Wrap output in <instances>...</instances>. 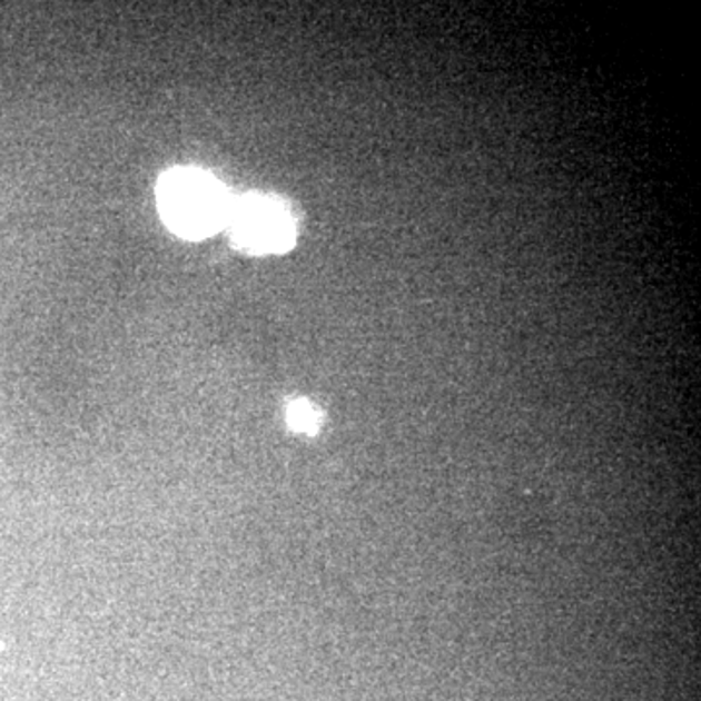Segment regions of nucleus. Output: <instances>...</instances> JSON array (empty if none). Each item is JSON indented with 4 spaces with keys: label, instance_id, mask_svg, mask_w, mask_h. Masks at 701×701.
<instances>
[{
    "label": "nucleus",
    "instance_id": "1",
    "mask_svg": "<svg viewBox=\"0 0 701 701\" xmlns=\"http://www.w3.org/2000/svg\"><path fill=\"white\" fill-rule=\"evenodd\" d=\"M233 199L210 174L178 168L158 184V207L164 223L187 240H201L226 226Z\"/></svg>",
    "mask_w": 701,
    "mask_h": 701
},
{
    "label": "nucleus",
    "instance_id": "2",
    "mask_svg": "<svg viewBox=\"0 0 701 701\" xmlns=\"http://www.w3.org/2000/svg\"><path fill=\"white\" fill-rule=\"evenodd\" d=\"M226 226L240 248L280 254L295 244V220L287 205L269 195L248 194L230 205Z\"/></svg>",
    "mask_w": 701,
    "mask_h": 701
},
{
    "label": "nucleus",
    "instance_id": "3",
    "mask_svg": "<svg viewBox=\"0 0 701 701\" xmlns=\"http://www.w3.org/2000/svg\"><path fill=\"white\" fill-rule=\"evenodd\" d=\"M287 419L290 427L306 435L318 433L319 423H322L318 409L306 399H295L288 404Z\"/></svg>",
    "mask_w": 701,
    "mask_h": 701
}]
</instances>
